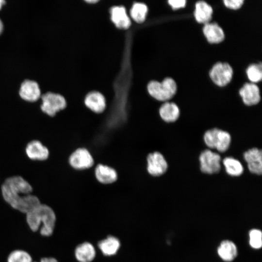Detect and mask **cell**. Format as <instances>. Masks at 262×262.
I'll return each instance as SVG.
<instances>
[{"instance_id": "2e32d148", "label": "cell", "mask_w": 262, "mask_h": 262, "mask_svg": "<svg viewBox=\"0 0 262 262\" xmlns=\"http://www.w3.org/2000/svg\"><path fill=\"white\" fill-rule=\"evenodd\" d=\"M218 256L224 261L230 262L234 260L237 256L238 250L236 245L231 241H222L217 248Z\"/></svg>"}, {"instance_id": "44dd1931", "label": "cell", "mask_w": 262, "mask_h": 262, "mask_svg": "<svg viewBox=\"0 0 262 262\" xmlns=\"http://www.w3.org/2000/svg\"><path fill=\"white\" fill-rule=\"evenodd\" d=\"M159 115L161 118L164 121L172 122L177 120L179 118L180 110L175 103L166 102L160 108Z\"/></svg>"}, {"instance_id": "5bb4252c", "label": "cell", "mask_w": 262, "mask_h": 262, "mask_svg": "<svg viewBox=\"0 0 262 262\" xmlns=\"http://www.w3.org/2000/svg\"><path fill=\"white\" fill-rule=\"evenodd\" d=\"M239 94L246 105H255L259 102L261 99L259 88L253 83H245L240 89Z\"/></svg>"}, {"instance_id": "4316f807", "label": "cell", "mask_w": 262, "mask_h": 262, "mask_svg": "<svg viewBox=\"0 0 262 262\" xmlns=\"http://www.w3.org/2000/svg\"><path fill=\"white\" fill-rule=\"evenodd\" d=\"M249 244L254 249H259L262 246V233L261 230L257 229H251L248 233Z\"/></svg>"}, {"instance_id": "d6a6232c", "label": "cell", "mask_w": 262, "mask_h": 262, "mask_svg": "<svg viewBox=\"0 0 262 262\" xmlns=\"http://www.w3.org/2000/svg\"><path fill=\"white\" fill-rule=\"evenodd\" d=\"M3 30V24L1 20L0 19V34L2 33Z\"/></svg>"}, {"instance_id": "8992f818", "label": "cell", "mask_w": 262, "mask_h": 262, "mask_svg": "<svg viewBox=\"0 0 262 262\" xmlns=\"http://www.w3.org/2000/svg\"><path fill=\"white\" fill-rule=\"evenodd\" d=\"M209 75L215 84L219 86H224L230 82L233 69L227 63L218 62L213 66Z\"/></svg>"}, {"instance_id": "f1b7e54d", "label": "cell", "mask_w": 262, "mask_h": 262, "mask_svg": "<svg viewBox=\"0 0 262 262\" xmlns=\"http://www.w3.org/2000/svg\"><path fill=\"white\" fill-rule=\"evenodd\" d=\"M225 6L231 9L236 10L240 8L244 3L243 0H225L223 1Z\"/></svg>"}, {"instance_id": "7c38bea8", "label": "cell", "mask_w": 262, "mask_h": 262, "mask_svg": "<svg viewBox=\"0 0 262 262\" xmlns=\"http://www.w3.org/2000/svg\"><path fill=\"white\" fill-rule=\"evenodd\" d=\"M84 104L87 109L97 114L103 113L106 106L104 97L100 93L97 91L90 92L86 96Z\"/></svg>"}, {"instance_id": "52a82bcc", "label": "cell", "mask_w": 262, "mask_h": 262, "mask_svg": "<svg viewBox=\"0 0 262 262\" xmlns=\"http://www.w3.org/2000/svg\"><path fill=\"white\" fill-rule=\"evenodd\" d=\"M146 169L154 177L164 174L167 169V163L164 156L159 152L149 153L146 157Z\"/></svg>"}, {"instance_id": "484cf974", "label": "cell", "mask_w": 262, "mask_h": 262, "mask_svg": "<svg viewBox=\"0 0 262 262\" xmlns=\"http://www.w3.org/2000/svg\"><path fill=\"white\" fill-rule=\"evenodd\" d=\"M246 74L249 80L252 82H260L262 78L261 63L250 65L246 69Z\"/></svg>"}, {"instance_id": "836d02e7", "label": "cell", "mask_w": 262, "mask_h": 262, "mask_svg": "<svg viewBox=\"0 0 262 262\" xmlns=\"http://www.w3.org/2000/svg\"><path fill=\"white\" fill-rule=\"evenodd\" d=\"M5 3V1L3 0H0V9L1 8L2 5L4 4Z\"/></svg>"}, {"instance_id": "4fadbf2b", "label": "cell", "mask_w": 262, "mask_h": 262, "mask_svg": "<svg viewBox=\"0 0 262 262\" xmlns=\"http://www.w3.org/2000/svg\"><path fill=\"white\" fill-rule=\"evenodd\" d=\"M20 97L29 102H35L41 96V92L37 83L31 80H25L21 85L19 92Z\"/></svg>"}, {"instance_id": "e575fe53", "label": "cell", "mask_w": 262, "mask_h": 262, "mask_svg": "<svg viewBox=\"0 0 262 262\" xmlns=\"http://www.w3.org/2000/svg\"></svg>"}, {"instance_id": "ffe728a7", "label": "cell", "mask_w": 262, "mask_h": 262, "mask_svg": "<svg viewBox=\"0 0 262 262\" xmlns=\"http://www.w3.org/2000/svg\"><path fill=\"white\" fill-rule=\"evenodd\" d=\"M212 7L204 1H198L195 5L194 16L198 23L204 24L209 23L212 17Z\"/></svg>"}, {"instance_id": "277c9868", "label": "cell", "mask_w": 262, "mask_h": 262, "mask_svg": "<svg viewBox=\"0 0 262 262\" xmlns=\"http://www.w3.org/2000/svg\"><path fill=\"white\" fill-rule=\"evenodd\" d=\"M68 163L72 169L77 171L88 170L95 165L92 154L84 147H79L73 151L68 157Z\"/></svg>"}, {"instance_id": "8fae6325", "label": "cell", "mask_w": 262, "mask_h": 262, "mask_svg": "<svg viewBox=\"0 0 262 262\" xmlns=\"http://www.w3.org/2000/svg\"><path fill=\"white\" fill-rule=\"evenodd\" d=\"M244 157L251 173L257 175L262 174V153L261 149L257 148L250 149L244 153Z\"/></svg>"}, {"instance_id": "e0dca14e", "label": "cell", "mask_w": 262, "mask_h": 262, "mask_svg": "<svg viewBox=\"0 0 262 262\" xmlns=\"http://www.w3.org/2000/svg\"><path fill=\"white\" fill-rule=\"evenodd\" d=\"M203 32L207 40L210 43H220L225 38L223 30L215 22L204 24Z\"/></svg>"}, {"instance_id": "30bf717a", "label": "cell", "mask_w": 262, "mask_h": 262, "mask_svg": "<svg viewBox=\"0 0 262 262\" xmlns=\"http://www.w3.org/2000/svg\"><path fill=\"white\" fill-rule=\"evenodd\" d=\"M94 175L98 182L105 185L115 183L118 179L117 173L114 168L101 164L94 167Z\"/></svg>"}, {"instance_id": "5b68a950", "label": "cell", "mask_w": 262, "mask_h": 262, "mask_svg": "<svg viewBox=\"0 0 262 262\" xmlns=\"http://www.w3.org/2000/svg\"><path fill=\"white\" fill-rule=\"evenodd\" d=\"M42 111L50 117H54L57 113L64 110L66 106L65 98L58 94L48 92L41 96Z\"/></svg>"}, {"instance_id": "3957f363", "label": "cell", "mask_w": 262, "mask_h": 262, "mask_svg": "<svg viewBox=\"0 0 262 262\" xmlns=\"http://www.w3.org/2000/svg\"><path fill=\"white\" fill-rule=\"evenodd\" d=\"M177 84L171 78L164 79L162 82L151 81L147 85V90L153 98L159 101L171 99L177 91Z\"/></svg>"}, {"instance_id": "ac0fdd59", "label": "cell", "mask_w": 262, "mask_h": 262, "mask_svg": "<svg viewBox=\"0 0 262 262\" xmlns=\"http://www.w3.org/2000/svg\"><path fill=\"white\" fill-rule=\"evenodd\" d=\"M111 19L116 27L126 29L131 25V20L123 6H114L111 10Z\"/></svg>"}, {"instance_id": "ba28073f", "label": "cell", "mask_w": 262, "mask_h": 262, "mask_svg": "<svg viewBox=\"0 0 262 262\" xmlns=\"http://www.w3.org/2000/svg\"><path fill=\"white\" fill-rule=\"evenodd\" d=\"M221 157L210 150L206 149L200 155V169L207 174H213L220 171Z\"/></svg>"}, {"instance_id": "6da1fadb", "label": "cell", "mask_w": 262, "mask_h": 262, "mask_svg": "<svg viewBox=\"0 0 262 262\" xmlns=\"http://www.w3.org/2000/svg\"><path fill=\"white\" fill-rule=\"evenodd\" d=\"M33 187L21 175H13L5 179L1 186L2 196L12 208L26 214L41 203L32 194Z\"/></svg>"}, {"instance_id": "7402d4cb", "label": "cell", "mask_w": 262, "mask_h": 262, "mask_svg": "<svg viewBox=\"0 0 262 262\" xmlns=\"http://www.w3.org/2000/svg\"><path fill=\"white\" fill-rule=\"evenodd\" d=\"M227 173L232 176H239L244 171L241 163L232 157H226L223 161Z\"/></svg>"}, {"instance_id": "7a4b0ae2", "label": "cell", "mask_w": 262, "mask_h": 262, "mask_svg": "<svg viewBox=\"0 0 262 262\" xmlns=\"http://www.w3.org/2000/svg\"><path fill=\"white\" fill-rule=\"evenodd\" d=\"M26 220L31 230H39L41 235L49 237L54 232L56 216L51 207L41 203L26 214Z\"/></svg>"}, {"instance_id": "9c48e42d", "label": "cell", "mask_w": 262, "mask_h": 262, "mask_svg": "<svg viewBox=\"0 0 262 262\" xmlns=\"http://www.w3.org/2000/svg\"><path fill=\"white\" fill-rule=\"evenodd\" d=\"M25 151L27 157L32 161H44L49 156V148L38 140H32L27 143Z\"/></svg>"}, {"instance_id": "f546056e", "label": "cell", "mask_w": 262, "mask_h": 262, "mask_svg": "<svg viewBox=\"0 0 262 262\" xmlns=\"http://www.w3.org/2000/svg\"><path fill=\"white\" fill-rule=\"evenodd\" d=\"M168 2L172 9H178L185 7L186 1L185 0H169Z\"/></svg>"}, {"instance_id": "1f68e13d", "label": "cell", "mask_w": 262, "mask_h": 262, "mask_svg": "<svg viewBox=\"0 0 262 262\" xmlns=\"http://www.w3.org/2000/svg\"><path fill=\"white\" fill-rule=\"evenodd\" d=\"M86 1L87 2L89 3H96V2H98V0H86Z\"/></svg>"}, {"instance_id": "4dcf8cb0", "label": "cell", "mask_w": 262, "mask_h": 262, "mask_svg": "<svg viewBox=\"0 0 262 262\" xmlns=\"http://www.w3.org/2000/svg\"><path fill=\"white\" fill-rule=\"evenodd\" d=\"M40 262H58L57 260L53 257H43L41 259Z\"/></svg>"}, {"instance_id": "d6986e66", "label": "cell", "mask_w": 262, "mask_h": 262, "mask_svg": "<svg viewBox=\"0 0 262 262\" xmlns=\"http://www.w3.org/2000/svg\"><path fill=\"white\" fill-rule=\"evenodd\" d=\"M98 246L104 255L111 256L117 252L120 246V242L116 237L110 235L99 241Z\"/></svg>"}, {"instance_id": "603a6c76", "label": "cell", "mask_w": 262, "mask_h": 262, "mask_svg": "<svg viewBox=\"0 0 262 262\" xmlns=\"http://www.w3.org/2000/svg\"><path fill=\"white\" fill-rule=\"evenodd\" d=\"M231 142L230 134L227 131L218 130L215 148L219 152H225L229 147Z\"/></svg>"}, {"instance_id": "d4e9b609", "label": "cell", "mask_w": 262, "mask_h": 262, "mask_svg": "<svg viewBox=\"0 0 262 262\" xmlns=\"http://www.w3.org/2000/svg\"><path fill=\"white\" fill-rule=\"evenodd\" d=\"M31 255L25 250L16 249L8 256L7 262H33Z\"/></svg>"}, {"instance_id": "cb8c5ba5", "label": "cell", "mask_w": 262, "mask_h": 262, "mask_svg": "<svg viewBox=\"0 0 262 262\" xmlns=\"http://www.w3.org/2000/svg\"><path fill=\"white\" fill-rule=\"evenodd\" d=\"M147 12V5L139 2L133 5L130 12L131 16L137 23H142L145 20Z\"/></svg>"}, {"instance_id": "83f0119b", "label": "cell", "mask_w": 262, "mask_h": 262, "mask_svg": "<svg viewBox=\"0 0 262 262\" xmlns=\"http://www.w3.org/2000/svg\"><path fill=\"white\" fill-rule=\"evenodd\" d=\"M218 130L214 128L208 130L204 135V142L210 148H215L216 139Z\"/></svg>"}, {"instance_id": "9a60e30c", "label": "cell", "mask_w": 262, "mask_h": 262, "mask_svg": "<svg viewBox=\"0 0 262 262\" xmlns=\"http://www.w3.org/2000/svg\"><path fill=\"white\" fill-rule=\"evenodd\" d=\"M75 256L79 262H91L96 257V250L90 243L85 242L79 244L75 249Z\"/></svg>"}]
</instances>
